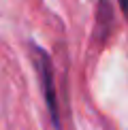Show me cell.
Returning <instances> with one entry per match:
<instances>
[{"mask_svg":"<svg viewBox=\"0 0 128 130\" xmlns=\"http://www.w3.org/2000/svg\"><path fill=\"white\" fill-rule=\"evenodd\" d=\"M30 51H32V62H34V68H36V75H39V81H41V88H43V96H45V102L49 107V113L53 117V124H60L58 122V100H56V85H53V64H51V58L43 47L30 45Z\"/></svg>","mask_w":128,"mask_h":130,"instance_id":"obj_1","label":"cell"},{"mask_svg":"<svg viewBox=\"0 0 128 130\" xmlns=\"http://www.w3.org/2000/svg\"><path fill=\"white\" fill-rule=\"evenodd\" d=\"M117 2H120V7H122V9L126 7V0H117Z\"/></svg>","mask_w":128,"mask_h":130,"instance_id":"obj_2","label":"cell"}]
</instances>
